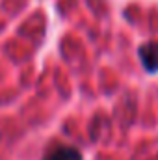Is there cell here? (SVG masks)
Here are the masks:
<instances>
[{
	"mask_svg": "<svg viewBox=\"0 0 158 160\" xmlns=\"http://www.w3.org/2000/svg\"><path fill=\"white\" fill-rule=\"evenodd\" d=\"M43 160H82V155L71 145H56L47 151Z\"/></svg>",
	"mask_w": 158,
	"mask_h": 160,
	"instance_id": "obj_2",
	"label": "cell"
},
{
	"mask_svg": "<svg viewBox=\"0 0 158 160\" xmlns=\"http://www.w3.org/2000/svg\"><path fill=\"white\" fill-rule=\"evenodd\" d=\"M140 58L147 71L158 69V41H147L140 47Z\"/></svg>",
	"mask_w": 158,
	"mask_h": 160,
	"instance_id": "obj_1",
	"label": "cell"
}]
</instances>
